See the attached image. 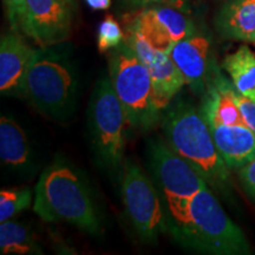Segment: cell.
Masks as SVG:
<instances>
[{
    "mask_svg": "<svg viewBox=\"0 0 255 255\" xmlns=\"http://www.w3.org/2000/svg\"><path fill=\"white\" fill-rule=\"evenodd\" d=\"M168 232L181 246L218 255L251 254V246L238 225L223 210L209 187L200 190L184 208L167 216Z\"/></svg>",
    "mask_w": 255,
    "mask_h": 255,
    "instance_id": "6da1fadb",
    "label": "cell"
},
{
    "mask_svg": "<svg viewBox=\"0 0 255 255\" xmlns=\"http://www.w3.org/2000/svg\"><path fill=\"white\" fill-rule=\"evenodd\" d=\"M33 210L45 222H65L90 235H98L102 223L90 187L72 165L51 164L34 188Z\"/></svg>",
    "mask_w": 255,
    "mask_h": 255,
    "instance_id": "7a4b0ae2",
    "label": "cell"
},
{
    "mask_svg": "<svg viewBox=\"0 0 255 255\" xmlns=\"http://www.w3.org/2000/svg\"><path fill=\"white\" fill-rule=\"evenodd\" d=\"M162 128L167 143L193 165L216 190L229 188V168L216 148L208 123L201 111L178 102L163 114Z\"/></svg>",
    "mask_w": 255,
    "mask_h": 255,
    "instance_id": "3957f363",
    "label": "cell"
},
{
    "mask_svg": "<svg viewBox=\"0 0 255 255\" xmlns=\"http://www.w3.org/2000/svg\"><path fill=\"white\" fill-rule=\"evenodd\" d=\"M57 45L36 50L24 84V96L52 120L71 116L77 102V76L69 56Z\"/></svg>",
    "mask_w": 255,
    "mask_h": 255,
    "instance_id": "277c9868",
    "label": "cell"
},
{
    "mask_svg": "<svg viewBox=\"0 0 255 255\" xmlns=\"http://www.w3.org/2000/svg\"><path fill=\"white\" fill-rule=\"evenodd\" d=\"M109 78L129 126L142 131L152 129L164 113L156 101L149 69L126 40L111 51Z\"/></svg>",
    "mask_w": 255,
    "mask_h": 255,
    "instance_id": "5b68a950",
    "label": "cell"
},
{
    "mask_svg": "<svg viewBox=\"0 0 255 255\" xmlns=\"http://www.w3.org/2000/svg\"><path fill=\"white\" fill-rule=\"evenodd\" d=\"M88 119L92 149L100 164L109 170L123 168L126 128L129 121L110 78H101L96 84Z\"/></svg>",
    "mask_w": 255,
    "mask_h": 255,
    "instance_id": "8992f818",
    "label": "cell"
},
{
    "mask_svg": "<svg viewBox=\"0 0 255 255\" xmlns=\"http://www.w3.org/2000/svg\"><path fill=\"white\" fill-rule=\"evenodd\" d=\"M148 158L154 181L167 202V216L180 213L191 197L208 187L202 175L161 139L149 143Z\"/></svg>",
    "mask_w": 255,
    "mask_h": 255,
    "instance_id": "52a82bcc",
    "label": "cell"
},
{
    "mask_svg": "<svg viewBox=\"0 0 255 255\" xmlns=\"http://www.w3.org/2000/svg\"><path fill=\"white\" fill-rule=\"evenodd\" d=\"M121 196L129 221L143 241L156 242L168 232L167 213L154 183L131 159L124 161Z\"/></svg>",
    "mask_w": 255,
    "mask_h": 255,
    "instance_id": "ba28073f",
    "label": "cell"
},
{
    "mask_svg": "<svg viewBox=\"0 0 255 255\" xmlns=\"http://www.w3.org/2000/svg\"><path fill=\"white\" fill-rule=\"evenodd\" d=\"M75 0H25L20 32L39 46L58 45L71 33Z\"/></svg>",
    "mask_w": 255,
    "mask_h": 255,
    "instance_id": "9c48e42d",
    "label": "cell"
},
{
    "mask_svg": "<svg viewBox=\"0 0 255 255\" xmlns=\"http://www.w3.org/2000/svg\"><path fill=\"white\" fill-rule=\"evenodd\" d=\"M126 28L138 32L155 49L169 52L175 43L189 36L196 26L176 6L156 4L139 8L126 21Z\"/></svg>",
    "mask_w": 255,
    "mask_h": 255,
    "instance_id": "30bf717a",
    "label": "cell"
},
{
    "mask_svg": "<svg viewBox=\"0 0 255 255\" xmlns=\"http://www.w3.org/2000/svg\"><path fill=\"white\" fill-rule=\"evenodd\" d=\"M126 43L132 47L150 72L156 101L163 113L186 82L168 52L152 47L138 32L126 28Z\"/></svg>",
    "mask_w": 255,
    "mask_h": 255,
    "instance_id": "8fae6325",
    "label": "cell"
},
{
    "mask_svg": "<svg viewBox=\"0 0 255 255\" xmlns=\"http://www.w3.org/2000/svg\"><path fill=\"white\" fill-rule=\"evenodd\" d=\"M212 40L208 32L196 27L189 36L175 43L169 56L182 73L186 85L195 94L206 92L215 64L212 60Z\"/></svg>",
    "mask_w": 255,
    "mask_h": 255,
    "instance_id": "7c38bea8",
    "label": "cell"
},
{
    "mask_svg": "<svg viewBox=\"0 0 255 255\" xmlns=\"http://www.w3.org/2000/svg\"><path fill=\"white\" fill-rule=\"evenodd\" d=\"M37 49L28 45L20 32L12 30L0 41V92L2 96H24V84Z\"/></svg>",
    "mask_w": 255,
    "mask_h": 255,
    "instance_id": "4fadbf2b",
    "label": "cell"
},
{
    "mask_svg": "<svg viewBox=\"0 0 255 255\" xmlns=\"http://www.w3.org/2000/svg\"><path fill=\"white\" fill-rule=\"evenodd\" d=\"M215 145L229 169H241L255 157V131L247 126L208 124Z\"/></svg>",
    "mask_w": 255,
    "mask_h": 255,
    "instance_id": "5bb4252c",
    "label": "cell"
},
{
    "mask_svg": "<svg viewBox=\"0 0 255 255\" xmlns=\"http://www.w3.org/2000/svg\"><path fill=\"white\" fill-rule=\"evenodd\" d=\"M215 24L222 37L255 44V0H227Z\"/></svg>",
    "mask_w": 255,
    "mask_h": 255,
    "instance_id": "9a60e30c",
    "label": "cell"
},
{
    "mask_svg": "<svg viewBox=\"0 0 255 255\" xmlns=\"http://www.w3.org/2000/svg\"><path fill=\"white\" fill-rule=\"evenodd\" d=\"M0 158L12 170L25 171L31 167V151L26 133L7 116L0 119Z\"/></svg>",
    "mask_w": 255,
    "mask_h": 255,
    "instance_id": "2e32d148",
    "label": "cell"
},
{
    "mask_svg": "<svg viewBox=\"0 0 255 255\" xmlns=\"http://www.w3.org/2000/svg\"><path fill=\"white\" fill-rule=\"evenodd\" d=\"M222 68L228 73L234 88L255 101V52L247 45H241L225 57Z\"/></svg>",
    "mask_w": 255,
    "mask_h": 255,
    "instance_id": "e0dca14e",
    "label": "cell"
},
{
    "mask_svg": "<svg viewBox=\"0 0 255 255\" xmlns=\"http://www.w3.org/2000/svg\"><path fill=\"white\" fill-rule=\"evenodd\" d=\"M0 252L1 254H43L33 234L21 223L5 221L0 223Z\"/></svg>",
    "mask_w": 255,
    "mask_h": 255,
    "instance_id": "ac0fdd59",
    "label": "cell"
},
{
    "mask_svg": "<svg viewBox=\"0 0 255 255\" xmlns=\"http://www.w3.org/2000/svg\"><path fill=\"white\" fill-rule=\"evenodd\" d=\"M32 203L30 188L1 189L0 191V222L11 220L13 216L27 209Z\"/></svg>",
    "mask_w": 255,
    "mask_h": 255,
    "instance_id": "d6986e66",
    "label": "cell"
},
{
    "mask_svg": "<svg viewBox=\"0 0 255 255\" xmlns=\"http://www.w3.org/2000/svg\"><path fill=\"white\" fill-rule=\"evenodd\" d=\"M124 38H126V34L119 21L111 14L105 15L98 26L97 32V46L100 52L104 53L107 51L114 50L121 43H123Z\"/></svg>",
    "mask_w": 255,
    "mask_h": 255,
    "instance_id": "ffe728a7",
    "label": "cell"
},
{
    "mask_svg": "<svg viewBox=\"0 0 255 255\" xmlns=\"http://www.w3.org/2000/svg\"><path fill=\"white\" fill-rule=\"evenodd\" d=\"M233 96H234L235 102H237L239 109H240V113L244 117L246 126L255 131V101L240 94L234 88V85H233Z\"/></svg>",
    "mask_w": 255,
    "mask_h": 255,
    "instance_id": "44dd1931",
    "label": "cell"
},
{
    "mask_svg": "<svg viewBox=\"0 0 255 255\" xmlns=\"http://www.w3.org/2000/svg\"><path fill=\"white\" fill-rule=\"evenodd\" d=\"M6 15L13 31L20 32V21L23 17L25 0H4Z\"/></svg>",
    "mask_w": 255,
    "mask_h": 255,
    "instance_id": "7402d4cb",
    "label": "cell"
},
{
    "mask_svg": "<svg viewBox=\"0 0 255 255\" xmlns=\"http://www.w3.org/2000/svg\"><path fill=\"white\" fill-rule=\"evenodd\" d=\"M239 175L245 189L255 200V157L240 169Z\"/></svg>",
    "mask_w": 255,
    "mask_h": 255,
    "instance_id": "603a6c76",
    "label": "cell"
},
{
    "mask_svg": "<svg viewBox=\"0 0 255 255\" xmlns=\"http://www.w3.org/2000/svg\"><path fill=\"white\" fill-rule=\"evenodd\" d=\"M171 1H180V0H121L122 5L129 8H143L150 5L163 4V2Z\"/></svg>",
    "mask_w": 255,
    "mask_h": 255,
    "instance_id": "cb8c5ba5",
    "label": "cell"
},
{
    "mask_svg": "<svg viewBox=\"0 0 255 255\" xmlns=\"http://www.w3.org/2000/svg\"><path fill=\"white\" fill-rule=\"evenodd\" d=\"M89 7L95 11H103L111 6V0H85Z\"/></svg>",
    "mask_w": 255,
    "mask_h": 255,
    "instance_id": "d4e9b609",
    "label": "cell"
}]
</instances>
